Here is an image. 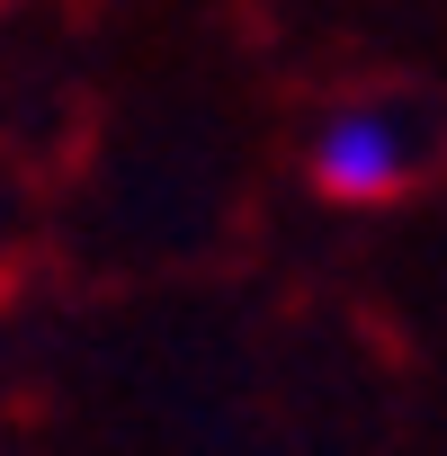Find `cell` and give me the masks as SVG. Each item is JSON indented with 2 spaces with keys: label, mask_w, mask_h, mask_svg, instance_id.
<instances>
[{
  "label": "cell",
  "mask_w": 447,
  "mask_h": 456,
  "mask_svg": "<svg viewBox=\"0 0 447 456\" xmlns=\"http://www.w3.org/2000/svg\"><path fill=\"white\" fill-rule=\"evenodd\" d=\"M313 188L340 197V206H385L411 188V134L385 117V108H340L322 134H313Z\"/></svg>",
  "instance_id": "1"
}]
</instances>
